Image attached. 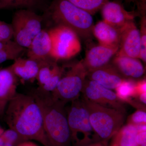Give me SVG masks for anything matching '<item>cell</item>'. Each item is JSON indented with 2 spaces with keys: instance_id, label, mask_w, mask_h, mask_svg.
Segmentation results:
<instances>
[{
  "instance_id": "cell-5",
  "label": "cell",
  "mask_w": 146,
  "mask_h": 146,
  "mask_svg": "<svg viewBox=\"0 0 146 146\" xmlns=\"http://www.w3.org/2000/svg\"><path fill=\"white\" fill-rule=\"evenodd\" d=\"M71 103L66 109L72 146H85L100 142L91 126L89 112L82 98H79Z\"/></svg>"
},
{
  "instance_id": "cell-15",
  "label": "cell",
  "mask_w": 146,
  "mask_h": 146,
  "mask_svg": "<svg viewBox=\"0 0 146 146\" xmlns=\"http://www.w3.org/2000/svg\"><path fill=\"white\" fill-rule=\"evenodd\" d=\"M28 49L27 56L30 59L39 61L50 58L52 41L49 31L42 29Z\"/></svg>"
},
{
  "instance_id": "cell-11",
  "label": "cell",
  "mask_w": 146,
  "mask_h": 146,
  "mask_svg": "<svg viewBox=\"0 0 146 146\" xmlns=\"http://www.w3.org/2000/svg\"><path fill=\"white\" fill-rule=\"evenodd\" d=\"M141 47L140 31L134 21H130L120 29L119 46L116 55L139 58Z\"/></svg>"
},
{
  "instance_id": "cell-22",
  "label": "cell",
  "mask_w": 146,
  "mask_h": 146,
  "mask_svg": "<svg viewBox=\"0 0 146 146\" xmlns=\"http://www.w3.org/2000/svg\"><path fill=\"white\" fill-rule=\"evenodd\" d=\"M91 15L96 13L106 2V0H66Z\"/></svg>"
},
{
  "instance_id": "cell-20",
  "label": "cell",
  "mask_w": 146,
  "mask_h": 146,
  "mask_svg": "<svg viewBox=\"0 0 146 146\" xmlns=\"http://www.w3.org/2000/svg\"><path fill=\"white\" fill-rule=\"evenodd\" d=\"M138 132L136 126L127 124L112 136L107 146H138L136 141Z\"/></svg>"
},
{
  "instance_id": "cell-27",
  "label": "cell",
  "mask_w": 146,
  "mask_h": 146,
  "mask_svg": "<svg viewBox=\"0 0 146 146\" xmlns=\"http://www.w3.org/2000/svg\"><path fill=\"white\" fill-rule=\"evenodd\" d=\"M127 124L134 126L146 125V109H137L128 118Z\"/></svg>"
},
{
  "instance_id": "cell-33",
  "label": "cell",
  "mask_w": 146,
  "mask_h": 146,
  "mask_svg": "<svg viewBox=\"0 0 146 146\" xmlns=\"http://www.w3.org/2000/svg\"><path fill=\"white\" fill-rule=\"evenodd\" d=\"M7 105L0 102V116L3 115L5 111Z\"/></svg>"
},
{
  "instance_id": "cell-29",
  "label": "cell",
  "mask_w": 146,
  "mask_h": 146,
  "mask_svg": "<svg viewBox=\"0 0 146 146\" xmlns=\"http://www.w3.org/2000/svg\"><path fill=\"white\" fill-rule=\"evenodd\" d=\"M146 93V79L141 80L140 81L137 82L135 86V99L138 95L143 93Z\"/></svg>"
},
{
  "instance_id": "cell-25",
  "label": "cell",
  "mask_w": 146,
  "mask_h": 146,
  "mask_svg": "<svg viewBox=\"0 0 146 146\" xmlns=\"http://www.w3.org/2000/svg\"><path fill=\"white\" fill-rule=\"evenodd\" d=\"M4 8H31L37 4L39 0H1Z\"/></svg>"
},
{
  "instance_id": "cell-24",
  "label": "cell",
  "mask_w": 146,
  "mask_h": 146,
  "mask_svg": "<svg viewBox=\"0 0 146 146\" xmlns=\"http://www.w3.org/2000/svg\"><path fill=\"white\" fill-rule=\"evenodd\" d=\"M1 136L13 146H18L25 141H27L16 130L11 128L4 130Z\"/></svg>"
},
{
  "instance_id": "cell-34",
  "label": "cell",
  "mask_w": 146,
  "mask_h": 146,
  "mask_svg": "<svg viewBox=\"0 0 146 146\" xmlns=\"http://www.w3.org/2000/svg\"><path fill=\"white\" fill-rule=\"evenodd\" d=\"M101 143H102L101 142H97V143H93L85 146H100Z\"/></svg>"
},
{
  "instance_id": "cell-4",
  "label": "cell",
  "mask_w": 146,
  "mask_h": 146,
  "mask_svg": "<svg viewBox=\"0 0 146 146\" xmlns=\"http://www.w3.org/2000/svg\"><path fill=\"white\" fill-rule=\"evenodd\" d=\"M89 112V119L100 142L107 146L109 141L123 125L126 114L102 106L82 96Z\"/></svg>"
},
{
  "instance_id": "cell-30",
  "label": "cell",
  "mask_w": 146,
  "mask_h": 146,
  "mask_svg": "<svg viewBox=\"0 0 146 146\" xmlns=\"http://www.w3.org/2000/svg\"><path fill=\"white\" fill-rule=\"evenodd\" d=\"M138 146H146V131H138L136 137Z\"/></svg>"
},
{
  "instance_id": "cell-3",
  "label": "cell",
  "mask_w": 146,
  "mask_h": 146,
  "mask_svg": "<svg viewBox=\"0 0 146 146\" xmlns=\"http://www.w3.org/2000/svg\"><path fill=\"white\" fill-rule=\"evenodd\" d=\"M48 10L57 26L70 29L83 39H91L94 25L90 13L66 0H53Z\"/></svg>"
},
{
  "instance_id": "cell-2",
  "label": "cell",
  "mask_w": 146,
  "mask_h": 146,
  "mask_svg": "<svg viewBox=\"0 0 146 146\" xmlns=\"http://www.w3.org/2000/svg\"><path fill=\"white\" fill-rule=\"evenodd\" d=\"M30 95L41 110L50 146H72L65 105L55 100L51 93L38 88L32 91Z\"/></svg>"
},
{
  "instance_id": "cell-17",
  "label": "cell",
  "mask_w": 146,
  "mask_h": 146,
  "mask_svg": "<svg viewBox=\"0 0 146 146\" xmlns=\"http://www.w3.org/2000/svg\"><path fill=\"white\" fill-rule=\"evenodd\" d=\"M93 34L100 44L119 48L120 39V29L117 28L103 21L94 26Z\"/></svg>"
},
{
  "instance_id": "cell-16",
  "label": "cell",
  "mask_w": 146,
  "mask_h": 146,
  "mask_svg": "<svg viewBox=\"0 0 146 146\" xmlns=\"http://www.w3.org/2000/svg\"><path fill=\"white\" fill-rule=\"evenodd\" d=\"M112 64L126 78H138L145 73L143 65L138 58L116 55Z\"/></svg>"
},
{
  "instance_id": "cell-21",
  "label": "cell",
  "mask_w": 146,
  "mask_h": 146,
  "mask_svg": "<svg viewBox=\"0 0 146 146\" xmlns=\"http://www.w3.org/2000/svg\"><path fill=\"white\" fill-rule=\"evenodd\" d=\"M136 82L130 78H126L115 89L118 98L123 102L129 104L135 97Z\"/></svg>"
},
{
  "instance_id": "cell-23",
  "label": "cell",
  "mask_w": 146,
  "mask_h": 146,
  "mask_svg": "<svg viewBox=\"0 0 146 146\" xmlns=\"http://www.w3.org/2000/svg\"><path fill=\"white\" fill-rule=\"evenodd\" d=\"M25 48L17 44L14 46L0 50V64L7 60H15L20 57Z\"/></svg>"
},
{
  "instance_id": "cell-26",
  "label": "cell",
  "mask_w": 146,
  "mask_h": 146,
  "mask_svg": "<svg viewBox=\"0 0 146 146\" xmlns=\"http://www.w3.org/2000/svg\"><path fill=\"white\" fill-rule=\"evenodd\" d=\"M143 17L141 18V47L139 58L146 62V18L145 13L142 14Z\"/></svg>"
},
{
  "instance_id": "cell-14",
  "label": "cell",
  "mask_w": 146,
  "mask_h": 146,
  "mask_svg": "<svg viewBox=\"0 0 146 146\" xmlns=\"http://www.w3.org/2000/svg\"><path fill=\"white\" fill-rule=\"evenodd\" d=\"M119 48H111L100 44L94 46L86 52L82 60L87 72L107 65L113 56L117 54Z\"/></svg>"
},
{
  "instance_id": "cell-19",
  "label": "cell",
  "mask_w": 146,
  "mask_h": 146,
  "mask_svg": "<svg viewBox=\"0 0 146 146\" xmlns=\"http://www.w3.org/2000/svg\"><path fill=\"white\" fill-rule=\"evenodd\" d=\"M12 70L18 79L23 82H32L35 80L39 69V61L21 57L14 60L10 65Z\"/></svg>"
},
{
  "instance_id": "cell-13",
  "label": "cell",
  "mask_w": 146,
  "mask_h": 146,
  "mask_svg": "<svg viewBox=\"0 0 146 146\" xmlns=\"http://www.w3.org/2000/svg\"><path fill=\"white\" fill-rule=\"evenodd\" d=\"M103 21L117 28L121 29L130 21H134L136 13L129 12L119 3L107 2L102 7Z\"/></svg>"
},
{
  "instance_id": "cell-32",
  "label": "cell",
  "mask_w": 146,
  "mask_h": 146,
  "mask_svg": "<svg viewBox=\"0 0 146 146\" xmlns=\"http://www.w3.org/2000/svg\"><path fill=\"white\" fill-rule=\"evenodd\" d=\"M0 146H13L11 144L7 142L0 136Z\"/></svg>"
},
{
  "instance_id": "cell-28",
  "label": "cell",
  "mask_w": 146,
  "mask_h": 146,
  "mask_svg": "<svg viewBox=\"0 0 146 146\" xmlns=\"http://www.w3.org/2000/svg\"><path fill=\"white\" fill-rule=\"evenodd\" d=\"M13 36V31L12 25L0 21V40H11Z\"/></svg>"
},
{
  "instance_id": "cell-10",
  "label": "cell",
  "mask_w": 146,
  "mask_h": 146,
  "mask_svg": "<svg viewBox=\"0 0 146 146\" xmlns=\"http://www.w3.org/2000/svg\"><path fill=\"white\" fill-rule=\"evenodd\" d=\"M39 69L36 80L39 89L52 93L55 89L63 75L64 67L50 57L39 61Z\"/></svg>"
},
{
  "instance_id": "cell-36",
  "label": "cell",
  "mask_w": 146,
  "mask_h": 146,
  "mask_svg": "<svg viewBox=\"0 0 146 146\" xmlns=\"http://www.w3.org/2000/svg\"><path fill=\"white\" fill-rule=\"evenodd\" d=\"M4 131V130L0 126V136H1V135L2 134Z\"/></svg>"
},
{
  "instance_id": "cell-12",
  "label": "cell",
  "mask_w": 146,
  "mask_h": 146,
  "mask_svg": "<svg viewBox=\"0 0 146 146\" xmlns=\"http://www.w3.org/2000/svg\"><path fill=\"white\" fill-rule=\"evenodd\" d=\"M87 78L96 82L107 89H115L126 79L112 64L87 72Z\"/></svg>"
},
{
  "instance_id": "cell-1",
  "label": "cell",
  "mask_w": 146,
  "mask_h": 146,
  "mask_svg": "<svg viewBox=\"0 0 146 146\" xmlns=\"http://www.w3.org/2000/svg\"><path fill=\"white\" fill-rule=\"evenodd\" d=\"M5 121L27 141H38L50 146L44 130L41 110L33 97L17 93L7 105Z\"/></svg>"
},
{
  "instance_id": "cell-9",
  "label": "cell",
  "mask_w": 146,
  "mask_h": 146,
  "mask_svg": "<svg viewBox=\"0 0 146 146\" xmlns=\"http://www.w3.org/2000/svg\"><path fill=\"white\" fill-rule=\"evenodd\" d=\"M81 94L82 97L90 101L126 113L124 103L118 98L116 93L96 82L86 78Z\"/></svg>"
},
{
  "instance_id": "cell-35",
  "label": "cell",
  "mask_w": 146,
  "mask_h": 146,
  "mask_svg": "<svg viewBox=\"0 0 146 146\" xmlns=\"http://www.w3.org/2000/svg\"><path fill=\"white\" fill-rule=\"evenodd\" d=\"M124 1L125 2L129 3L134 2L136 0H124Z\"/></svg>"
},
{
  "instance_id": "cell-6",
  "label": "cell",
  "mask_w": 146,
  "mask_h": 146,
  "mask_svg": "<svg viewBox=\"0 0 146 146\" xmlns=\"http://www.w3.org/2000/svg\"><path fill=\"white\" fill-rule=\"evenodd\" d=\"M64 67L63 75L51 94L55 100L66 105L80 97L87 71L82 60Z\"/></svg>"
},
{
  "instance_id": "cell-37",
  "label": "cell",
  "mask_w": 146,
  "mask_h": 146,
  "mask_svg": "<svg viewBox=\"0 0 146 146\" xmlns=\"http://www.w3.org/2000/svg\"><path fill=\"white\" fill-rule=\"evenodd\" d=\"M3 8H4V7L3 4L1 2V0H0V9Z\"/></svg>"
},
{
  "instance_id": "cell-38",
  "label": "cell",
  "mask_w": 146,
  "mask_h": 146,
  "mask_svg": "<svg viewBox=\"0 0 146 146\" xmlns=\"http://www.w3.org/2000/svg\"><path fill=\"white\" fill-rule=\"evenodd\" d=\"M100 146H104V145H103L102 143H101L100 145Z\"/></svg>"
},
{
  "instance_id": "cell-31",
  "label": "cell",
  "mask_w": 146,
  "mask_h": 146,
  "mask_svg": "<svg viewBox=\"0 0 146 146\" xmlns=\"http://www.w3.org/2000/svg\"><path fill=\"white\" fill-rule=\"evenodd\" d=\"M17 146H39L36 144L30 141H25Z\"/></svg>"
},
{
  "instance_id": "cell-18",
  "label": "cell",
  "mask_w": 146,
  "mask_h": 146,
  "mask_svg": "<svg viewBox=\"0 0 146 146\" xmlns=\"http://www.w3.org/2000/svg\"><path fill=\"white\" fill-rule=\"evenodd\" d=\"M18 78L10 66L0 68V102L7 105L17 94Z\"/></svg>"
},
{
  "instance_id": "cell-7",
  "label": "cell",
  "mask_w": 146,
  "mask_h": 146,
  "mask_svg": "<svg viewBox=\"0 0 146 146\" xmlns=\"http://www.w3.org/2000/svg\"><path fill=\"white\" fill-rule=\"evenodd\" d=\"M52 41L50 57L54 60H68L78 54L81 46L78 35L70 29L57 26L49 31Z\"/></svg>"
},
{
  "instance_id": "cell-8",
  "label": "cell",
  "mask_w": 146,
  "mask_h": 146,
  "mask_svg": "<svg viewBox=\"0 0 146 146\" xmlns=\"http://www.w3.org/2000/svg\"><path fill=\"white\" fill-rule=\"evenodd\" d=\"M42 18L32 11L21 9L14 13L12 25L14 41L28 48L33 40L42 30Z\"/></svg>"
}]
</instances>
